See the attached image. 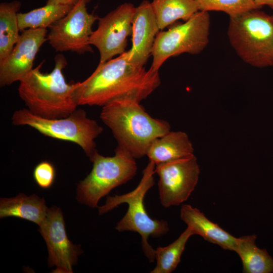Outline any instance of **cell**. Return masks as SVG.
<instances>
[{
    "label": "cell",
    "instance_id": "cell-1",
    "mask_svg": "<svg viewBox=\"0 0 273 273\" xmlns=\"http://www.w3.org/2000/svg\"><path fill=\"white\" fill-rule=\"evenodd\" d=\"M160 84L158 71L147 70L130 62L128 51L99 63L88 78L75 83L74 96L78 106L103 107L122 100L140 103Z\"/></svg>",
    "mask_w": 273,
    "mask_h": 273
},
{
    "label": "cell",
    "instance_id": "cell-2",
    "mask_svg": "<svg viewBox=\"0 0 273 273\" xmlns=\"http://www.w3.org/2000/svg\"><path fill=\"white\" fill-rule=\"evenodd\" d=\"M43 63L19 81V97L27 109L36 116L48 119L67 117L78 106L74 96L75 83H67L63 73L67 60L63 55H57L54 69L49 73L41 71Z\"/></svg>",
    "mask_w": 273,
    "mask_h": 273
},
{
    "label": "cell",
    "instance_id": "cell-3",
    "mask_svg": "<svg viewBox=\"0 0 273 273\" xmlns=\"http://www.w3.org/2000/svg\"><path fill=\"white\" fill-rule=\"evenodd\" d=\"M100 118L111 130L118 146L135 159L146 156L151 143L170 131L167 121L153 118L140 102L130 100L102 107Z\"/></svg>",
    "mask_w": 273,
    "mask_h": 273
},
{
    "label": "cell",
    "instance_id": "cell-4",
    "mask_svg": "<svg viewBox=\"0 0 273 273\" xmlns=\"http://www.w3.org/2000/svg\"><path fill=\"white\" fill-rule=\"evenodd\" d=\"M155 168V164L149 161L136 188L125 194L108 196L105 204L98 207L99 213L101 215L122 203L127 204V211L117 223L115 229L119 232L131 231L139 233L142 238L143 252L151 262L155 259V250L149 244V237H159L166 234L169 230L167 221L150 217L144 205L145 196L154 184Z\"/></svg>",
    "mask_w": 273,
    "mask_h": 273
},
{
    "label": "cell",
    "instance_id": "cell-5",
    "mask_svg": "<svg viewBox=\"0 0 273 273\" xmlns=\"http://www.w3.org/2000/svg\"><path fill=\"white\" fill-rule=\"evenodd\" d=\"M227 35L245 63L257 68L273 66V15L255 9L230 18Z\"/></svg>",
    "mask_w": 273,
    "mask_h": 273
},
{
    "label": "cell",
    "instance_id": "cell-6",
    "mask_svg": "<svg viewBox=\"0 0 273 273\" xmlns=\"http://www.w3.org/2000/svg\"><path fill=\"white\" fill-rule=\"evenodd\" d=\"M15 125H28L44 135L73 142L79 146L90 159L98 152L96 139L103 129L87 117L86 112L76 109L67 117L48 119L32 114L27 108L15 111L12 117Z\"/></svg>",
    "mask_w": 273,
    "mask_h": 273
},
{
    "label": "cell",
    "instance_id": "cell-7",
    "mask_svg": "<svg viewBox=\"0 0 273 273\" xmlns=\"http://www.w3.org/2000/svg\"><path fill=\"white\" fill-rule=\"evenodd\" d=\"M135 159L118 146L113 156L97 152L89 159L93 163L90 172L77 185L78 202L91 208L98 207L101 198L135 176L138 169Z\"/></svg>",
    "mask_w": 273,
    "mask_h": 273
},
{
    "label": "cell",
    "instance_id": "cell-8",
    "mask_svg": "<svg viewBox=\"0 0 273 273\" xmlns=\"http://www.w3.org/2000/svg\"><path fill=\"white\" fill-rule=\"evenodd\" d=\"M210 28L209 12L199 11L184 23L159 31L152 48L150 69L158 71L168 58L183 53L200 54L209 43Z\"/></svg>",
    "mask_w": 273,
    "mask_h": 273
},
{
    "label": "cell",
    "instance_id": "cell-9",
    "mask_svg": "<svg viewBox=\"0 0 273 273\" xmlns=\"http://www.w3.org/2000/svg\"><path fill=\"white\" fill-rule=\"evenodd\" d=\"M90 1L78 0L64 17L49 28L47 39L56 52H93L89 39L93 26L99 18L87 12L86 5Z\"/></svg>",
    "mask_w": 273,
    "mask_h": 273
},
{
    "label": "cell",
    "instance_id": "cell-10",
    "mask_svg": "<svg viewBox=\"0 0 273 273\" xmlns=\"http://www.w3.org/2000/svg\"><path fill=\"white\" fill-rule=\"evenodd\" d=\"M135 8L133 4L126 3L99 18L98 28L93 31L89 43L99 52V63H104L125 52L127 37L132 34Z\"/></svg>",
    "mask_w": 273,
    "mask_h": 273
},
{
    "label": "cell",
    "instance_id": "cell-11",
    "mask_svg": "<svg viewBox=\"0 0 273 273\" xmlns=\"http://www.w3.org/2000/svg\"><path fill=\"white\" fill-rule=\"evenodd\" d=\"M155 171L159 176L160 203L167 208L179 205L189 198L198 183L200 168L197 158L193 155L156 165Z\"/></svg>",
    "mask_w": 273,
    "mask_h": 273
},
{
    "label": "cell",
    "instance_id": "cell-12",
    "mask_svg": "<svg viewBox=\"0 0 273 273\" xmlns=\"http://www.w3.org/2000/svg\"><path fill=\"white\" fill-rule=\"evenodd\" d=\"M39 227L49 252L48 264L56 267L53 272L72 273V267L77 263L78 256L82 250L68 239L60 208L55 206L49 208Z\"/></svg>",
    "mask_w": 273,
    "mask_h": 273
},
{
    "label": "cell",
    "instance_id": "cell-13",
    "mask_svg": "<svg viewBox=\"0 0 273 273\" xmlns=\"http://www.w3.org/2000/svg\"><path fill=\"white\" fill-rule=\"evenodd\" d=\"M48 33L45 28L22 31L12 52L0 63L1 87L20 81L32 70L40 48L48 40Z\"/></svg>",
    "mask_w": 273,
    "mask_h": 273
},
{
    "label": "cell",
    "instance_id": "cell-14",
    "mask_svg": "<svg viewBox=\"0 0 273 273\" xmlns=\"http://www.w3.org/2000/svg\"><path fill=\"white\" fill-rule=\"evenodd\" d=\"M159 31L151 2L143 1L135 8L133 18L132 47L128 50L130 62L144 66L151 55L155 37Z\"/></svg>",
    "mask_w": 273,
    "mask_h": 273
},
{
    "label": "cell",
    "instance_id": "cell-15",
    "mask_svg": "<svg viewBox=\"0 0 273 273\" xmlns=\"http://www.w3.org/2000/svg\"><path fill=\"white\" fill-rule=\"evenodd\" d=\"M180 216L194 235H199L205 240L216 244L224 250L235 251L237 238L209 220L197 208L190 205L183 204L181 207Z\"/></svg>",
    "mask_w": 273,
    "mask_h": 273
},
{
    "label": "cell",
    "instance_id": "cell-16",
    "mask_svg": "<svg viewBox=\"0 0 273 273\" xmlns=\"http://www.w3.org/2000/svg\"><path fill=\"white\" fill-rule=\"evenodd\" d=\"M193 155L194 148L187 134L180 131H170L151 143L146 156L156 165Z\"/></svg>",
    "mask_w": 273,
    "mask_h": 273
},
{
    "label": "cell",
    "instance_id": "cell-17",
    "mask_svg": "<svg viewBox=\"0 0 273 273\" xmlns=\"http://www.w3.org/2000/svg\"><path fill=\"white\" fill-rule=\"evenodd\" d=\"M49 208L43 198L33 194H19L13 198L0 199V218L16 217L39 226L45 219Z\"/></svg>",
    "mask_w": 273,
    "mask_h": 273
},
{
    "label": "cell",
    "instance_id": "cell-18",
    "mask_svg": "<svg viewBox=\"0 0 273 273\" xmlns=\"http://www.w3.org/2000/svg\"><path fill=\"white\" fill-rule=\"evenodd\" d=\"M256 235L237 238L235 252L241 259L243 272H273V258L265 249H260L256 245Z\"/></svg>",
    "mask_w": 273,
    "mask_h": 273
},
{
    "label": "cell",
    "instance_id": "cell-19",
    "mask_svg": "<svg viewBox=\"0 0 273 273\" xmlns=\"http://www.w3.org/2000/svg\"><path fill=\"white\" fill-rule=\"evenodd\" d=\"M21 7L18 1L0 4V63L10 54L19 38L17 14Z\"/></svg>",
    "mask_w": 273,
    "mask_h": 273
},
{
    "label": "cell",
    "instance_id": "cell-20",
    "mask_svg": "<svg viewBox=\"0 0 273 273\" xmlns=\"http://www.w3.org/2000/svg\"><path fill=\"white\" fill-rule=\"evenodd\" d=\"M151 5L160 30L178 20L186 21L199 11L195 0H153Z\"/></svg>",
    "mask_w": 273,
    "mask_h": 273
},
{
    "label": "cell",
    "instance_id": "cell-21",
    "mask_svg": "<svg viewBox=\"0 0 273 273\" xmlns=\"http://www.w3.org/2000/svg\"><path fill=\"white\" fill-rule=\"evenodd\" d=\"M73 5L46 4L42 7L26 13H18L17 20L20 31L27 29L49 28L64 17Z\"/></svg>",
    "mask_w": 273,
    "mask_h": 273
},
{
    "label": "cell",
    "instance_id": "cell-22",
    "mask_svg": "<svg viewBox=\"0 0 273 273\" xmlns=\"http://www.w3.org/2000/svg\"><path fill=\"white\" fill-rule=\"evenodd\" d=\"M194 235L192 230L187 229L173 242L166 247H158L155 250L156 265L151 273H170L180 261L181 254L189 238Z\"/></svg>",
    "mask_w": 273,
    "mask_h": 273
},
{
    "label": "cell",
    "instance_id": "cell-23",
    "mask_svg": "<svg viewBox=\"0 0 273 273\" xmlns=\"http://www.w3.org/2000/svg\"><path fill=\"white\" fill-rule=\"evenodd\" d=\"M199 11L223 12L234 17L249 10L259 9L254 0H195Z\"/></svg>",
    "mask_w": 273,
    "mask_h": 273
},
{
    "label": "cell",
    "instance_id": "cell-24",
    "mask_svg": "<svg viewBox=\"0 0 273 273\" xmlns=\"http://www.w3.org/2000/svg\"><path fill=\"white\" fill-rule=\"evenodd\" d=\"M33 176L35 183L40 188L49 189L54 183L56 170L52 163L42 161L35 167Z\"/></svg>",
    "mask_w": 273,
    "mask_h": 273
},
{
    "label": "cell",
    "instance_id": "cell-25",
    "mask_svg": "<svg viewBox=\"0 0 273 273\" xmlns=\"http://www.w3.org/2000/svg\"><path fill=\"white\" fill-rule=\"evenodd\" d=\"M254 1L259 9L266 6L273 10V0H254Z\"/></svg>",
    "mask_w": 273,
    "mask_h": 273
},
{
    "label": "cell",
    "instance_id": "cell-26",
    "mask_svg": "<svg viewBox=\"0 0 273 273\" xmlns=\"http://www.w3.org/2000/svg\"><path fill=\"white\" fill-rule=\"evenodd\" d=\"M78 0H47L46 4L74 5Z\"/></svg>",
    "mask_w": 273,
    "mask_h": 273
}]
</instances>
